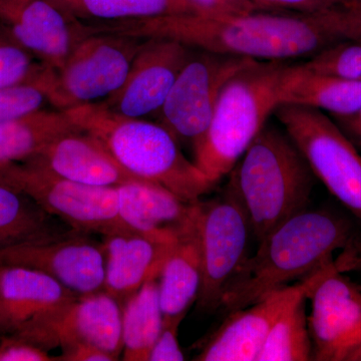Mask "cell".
Instances as JSON below:
<instances>
[{
	"label": "cell",
	"instance_id": "f546056e",
	"mask_svg": "<svg viewBox=\"0 0 361 361\" xmlns=\"http://www.w3.org/2000/svg\"><path fill=\"white\" fill-rule=\"evenodd\" d=\"M42 73L33 82L0 90V122L42 109L47 99Z\"/></svg>",
	"mask_w": 361,
	"mask_h": 361
},
{
	"label": "cell",
	"instance_id": "5bb4252c",
	"mask_svg": "<svg viewBox=\"0 0 361 361\" xmlns=\"http://www.w3.org/2000/svg\"><path fill=\"white\" fill-rule=\"evenodd\" d=\"M332 263L295 284L271 292L257 302L228 312L222 324L204 342L195 360L257 361L279 316L297 299L308 295Z\"/></svg>",
	"mask_w": 361,
	"mask_h": 361
},
{
	"label": "cell",
	"instance_id": "e0dca14e",
	"mask_svg": "<svg viewBox=\"0 0 361 361\" xmlns=\"http://www.w3.org/2000/svg\"><path fill=\"white\" fill-rule=\"evenodd\" d=\"M78 297L40 271L0 265V331L20 334Z\"/></svg>",
	"mask_w": 361,
	"mask_h": 361
},
{
	"label": "cell",
	"instance_id": "6da1fadb",
	"mask_svg": "<svg viewBox=\"0 0 361 361\" xmlns=\"http://www.w3.org/2000/svg\"><path fill=\"white\" fill-rule=\"evenodd\" d=\"M90 33L168 39L201 51L260 61L310 58L343 40L322 13L254 11L225 16L175 14L87 25Z\"/></svg>",
	"mask_w": 361,
	"mask_h": 361
},
{
	"label": "cell",
	"instance_id": "9c48e42d",
	"mask_svg": "<svg viewBox=\"0 0 361 361\" xmlns=\"http://www.w3.org/2000/svg\"><path fill=\"white\" fill-rule=\"evenodd\" d=\"M198 226L203 281L197 304L211 312L221 308L233 277L248 257L253 233L245 210L227 187L218 198L199 201Z\"/></svg>",
	"mask_w": 361,
	"mask_h": 361
},
{
	"label": "cell",
	"instance_id": "8d00e7d4",
	"mask_svg": "<svg viewBox=\"0 0 361 361\" xmlns=\"http://www.w3.org/2000/svg\"><path fill=\"white\" fill-rule=\"evenodd\" d=\"M336 123L342 132L348 135L356 148L361 149V108L349 116H334Z\"/></svg>",
	"mask_w": 361,
	"mask_h": 361
},
{
	"label": "cell",
	"instance_id": "f1b7e54d",
	"mask_svg": "<svg viewBox=\"0 0 361 361\" xmlns=\"http://www.w3.org/2000/svg\"><path fill=\"white\" fill-rule=\"evenodd\" d=\"M35 56L0 28V90L33 82L44 68Z\"/></svg>",
	"mask_w": 361,
	"mask_h": 361
},
{
	"label": "cell",
	"instance_id": "52a82bcc",
	"mask_svg": "<svg viewBox=\"0 0 361 361\" xmlns=\"http://www.w3.org/2000/svg\"><path fill=\"white\" fill-rule=\"evenodd\" d=\"M274 114L315 178L361 222V155L355 145L322 111L281 104Z\"/></svg>",
	"mask_w": 361,
	"mask_h": 361
},
{
	"label": "cell",
	"instance_id": "4316f807",
	"mask_svg": "<svg viewBox=\"0 0 361 361\" xmlns=\"http://www.w3.org/2000/svg\"><path fill=\"white\" fill-rule=\"evenodd\" d=\"M25 197L0 180V248L49 236L42 209L33 208Z\"/></svg>",
	"mask_w": 361,
	"mask_h": 361
},
{
	"label": "cell",
	"instance_id": "f35d334b",
	"mask_svg": "<svg viewBox=\"0 0 361 361\" xmlns=\"http://www.w3.org/2000/svg\"><path fill=\"white\" fill-rule=\"evenodd\" d=\"M349 1L355 2V4H360L361 6V0H349Z\"/></svg>",
	"mask_w": 361,
	"mask_h": 361
},
{
	"label": "cell",
	"instance_id": "277c9868",
	"mask_svg": "<svg viewBox=\"0 0 361 361\" xmlns=\"http://www.w3.org/2000/svg\"><path fill=\"white\" fill-rule=\"evenodd\" d=\"M229 175L226 187L245 210L258 242L307 209L315 180L286 132L267 123Z\"/></svg>",
	"mask_w": 361,
	"mask_h": 361
},
{
	"label": "cell",
	"instance_id": "8fae6325",
	"mask_svg": "<svg viewBox=\"0 0 361 361\" xmlns=\"http://www.w3.org/2000/svg\"><path fill=\"white\" fill-rule=\"evenodd\" d=\"M313 361H361V286L336 260L308 294Z\"/></svg>",
	"mask_w": 361,
	"mask_h": 361
},
{
	"label": "cell",
	"instance_id": "2e32d148",
	"mask_svg": "<svg viewBox=\"0 0 361 361\" xmlns=\"http://www.w3.org/2000/svg\"><path fill=\"white\" fill-rule=\"evenodd\" d=\"M0 25L51 70L61 68L85 37L82 23L49 0H0Z\"/></svg>",
	"mask_w": 361,
	"mask_h": 361
},
{
	"label": "cell",
	"instance_id": "d590c367",
	"mask_svg": "<svg viewBox=\"0 0 361 361\" xmlns=\"http://www.w3.org/2000/svg\"><path fill=\"white\" fill-rule=\"evenodd\" d=\"M63 349V355L59 360L65 361H116V358L102 349L89 345V344L77 343L66 346Z\"/></svg>",
	"mask_w": 361,
	"mask_h": 361
},
{
	"label": "cell",
	"instance_id": "ffe728a7",
	"mask_svg": "<svg viewBox=\"0 0 361 361\" xmlns=\"http://www.w3.org/2000/svg\"><path fill=\"white\" fill-rule=\"evenodd\" d=\"M198 202L193 213L177 231L172 250L159 276L164 317H185L197 302L203 281V261L198 226Z\"/></svg>",
	"mask_w": 361,
	"mask_h": 361
},
{
	"label": "cell",
	"instance_id": "4dcf8cb0",
	"mask_svg": "<svg viewBox=\"0 0 361 361\" xmlns=\"http://www.w3.org/2000/svg\"><path fill=\"white\" fill-rule=\"evenodd\" d=\"M322 13L330 27L342 39H361L360 4L341 0V4Z\"/></svg>",
	"mask_w": 361,
	"mask_h": 361
},
{
	"label": "cell",
	"instance_id": "d4e9b609",
	"mask_svg": "<svg viewBox=\"0 0 361 361\" xmlns=\"http://www.w3.org/2000/svg\"><path fill=\"white\" fill-rule=\"evenodd\" d=\"M68 16L97 23L192 14L187 0H49Z\"/></svg>",
	"mask_w": 361,
	"mask_h": 361
},
{
	"label": "cell",
	"instance_id": "7c38bea8",
	"mask_svg": "<svg viewBox=\"0 0 361 361\" xmlns=\"http://www.w3.org/2000/svg\"><path fill=\"white\" fill-rule=\"evenodd\" d=\"M123 307L104 290L78 296L30 329L18 334L39 348H65L85 343L102 349L116 360L123 353Z\"/></svg>",
	"mask_w": 361,
	"mask_h": 361
},
{
	"label": "cell",
	"instance_id": "ac0fdd59",
	"mask_svg": "<svg viewBox=\"0 0 361 361\" xmlns=\"http://www.w3.org/2000/svg\"><path fill=\"white\" fill-rule=\"evenodd\" d=\"M25 163L90 186L118 187L142 180L125 170L103 142L80 129L61 135Z\"/></svg>",
	"mask_w": 361,
	"mask_h": 361
},
{
	"label": "cell",
	"instance_id": "cb8c5ba5",
	"mask_svg": "<svg viewBox=\"0 0 361 361\" xmlns=\"http://www.w3.org/2000/svg\"><path fill=\"white\" fill-rule=\"evenodd\" d=\"M164 315L159 294V278L142 285L123 306V360L148 361L160 334Z\"/></svg>",
	"mask_w": 361,
	"mask_h": 361
},
{
	"label": "cell",
	"instance_id": "30bf717a",
	"mask_svg": "<svg viewBox=\"0 0 361 361\" xmlns=\"http://www.w3.org/2000/svg\"><path fill=\"white\" fill-rule=\"evenodd\" d=\"M254 61L194 49L159 111L161 125L194 149L210 126L224 85Z\"/></svg>",
	"mask_w": 361,
	"mask_h": 361
},
{
	"label": "cell",
	"instance_id": "603a6c76",
	"mask_svg": "<svg viewBox=\"0 0 361 361\" xmlns=\"http://www.w3.org/2000/svg\"><path fill=\"white\" fill-rule=\"evenodd\" d=\"M66 111H39L0 122V169L25 163L61 135L78 130Z\"/></svg>",
	"mask_w": 361,
	"mask_h": 361
},
{
	"label": "cell",
	"instance_id": "74e56055",
	"mask_svg": "<svg viewBox=\"0 0 361 361\" xmlns=\"http://www.w3.org/2000/svg\"><path fill=\"white\" fill-rule=\"evenodd\" d=\"M336 264L342 272H357L361 275V240L341 251L336 258Z\"/></svg>",
	"mask_w": 361,
	"mask_h": 361
},
{
	"label": "cell",
	"instance_id": "e575fe53",
	"mask_svg": "<svg viewBox=\"0 0 361 361\" xmlns=\"http://www.w3.org/2000/svg\"><path fill=\"white\" fill-rule=\"evenodd\" d=\"M192 14L202 16H225L254 13L252 0H187Z\"/></svg>",
	"mask_w": 361,
	"mask_h": 361
},
{
	"label": "cell",
	"instance_id": "9a60e30c",
	"mask_svg": "<svg viewBox=\"0 0 361 361\" xmlns=\"http://www.w3.org/2000/svg\"><path fill=\"white\" fill-rule=\"evenodd\" d=\"M193 51L177 40L142 39L122 87L99 103L127 118L159 114Z\"/></svg>",
	"mask_w": 361,
	"mask_h": 361
},
{
	"label": "cell",
	"instance_id": "7a4b0ae2",
	"mask_svg": "<svg viewBox=\"0 0 361 361\" xmlns=\"http://www.w3.org/2000/svg\"><path fill=\"white\" fill-rule=\"evenodd\" d=\"M344 216L324 210L296 214L259 242L240 266L223 296L226 312L257 302L271 292L314 274L334 262L336 251L360 241Z\"/></svg>",
	"mask_w": 361,
	"mask_h": 361
},
{
	"label": "cell",
	"instance_id": "4fadbf2b",
	"mask_svg": "<svg viewBox=\"0 0 361 361\" xmlns=\"http://www.w3.org/2000/svg\"><path fill=\"white\" fill-rule=\"evenodd\" d=\"M0 265L40 271L78 296L104 290V246L82 236H47L1 247Z\"/></svg>",
	"mask_w": 361,
	"mask_h": 361
},
{
	"label": "cell",
	"instance_id": "8992f818",
	"mask_svg": "<svg viewBox=\"0 0 361 361\" xmlns=\"http://www.w3.org/2000/svg\"><path fill=\"white\" fill-rule=\"evenodd\" d=\"M142 39L90 33L78 40L58 70L44 66L49 103L66 111L106 99L122 87Z\"/></svg>",
	"mask_w": 361,
	"mask_h": 361
},
{
	"label": "cell",
	"instance_id": "484cf974",
	"mask_svg": "<svg viewBox=\"0 0 361 361\" xmlns=\"http://www.w3.org/2000/svg\"><path fill=\"white\" fill-rule=\"evenodd\" d=\"M308 295L285 310L271 329L257 361L312 360V341L306 314Z\"/></svg>",
	"mask_w": 361,
	"mask_h": 361
},
{
	"label": "cell",
	"instance_id": "83f0119b",
	"mask_svg": "<svg viewBox=\"0 0 361 361\" xmlns=\"http://www.w3.org/2000/svg\"><path fill=\"white\" fill-rule=\"evenodd\" d=\"M300 65L315 73L361 82V39L337 42Z\"/></svg>",
	"mask_w": 361,
	"mask_h": 361
},
{
	"label": "cell",
	"instance_id": "836d02e7",
	"mask_svg": "<svg viewBox=\"0 0 361 361\" xmlns=\"http://www.w3.org/2000/svg\"><path fill=\"white\" fill-rule=\"evenodd\" d=\"M47 349L14 336L0 339V361H58Z\"/></svg>",
	"mask_w": 361,
	"mask_h": 361
},
{
	"label": "cell",
	"instance_id": "d6986e66",
	"mask_svg": "<svg viewBox=\"0 0 361 361\" xmlns=\"http://www.w3.org/2000/svg\"><path fill=\"white\" fill-rule=\"evenodd\" d=\"M104 237V291L122 303L142 285L160 276L177 234L158 237L126 229Z\"/></svg>",
	"mask_w": 361,
	"mask_h": 361
},
{
	"label": "cell",
	"instance_id": "ba28073f",
	"mask_svg": "<svg viewBox=\"0 0 361 361\" xmlns=\"http://www.w3.org/2000/svg\"><path fill=\"white\" fill-rule=\"evenodd\" d=\"M0 180L78 230L106 236L129 229L121 218L116 187L80 184L26 163L0 169Z\"/></svg>",
	"mask_w": 361,
	"mask_h": 361
},
{
	"label": "cell",
	"instance_id": "5b68a950",
	"mask_svg": "<svg viewBox=\"0 0 361 361\" xmlns=\"http://www.w3.org/2000/svg\"><path fill=\"white\" fill-rule=\"evenodd\" d=\"M286 63L256 61L223 87L206 134L194 147V163L216 185L229 175L279 106Z\"/></svg>",
	"mask_w": 361,
	"mask_h": 361
},
{
	"label": "cell",
	"instance_id": "7402d4cb",
	"mask_svg": "<svg viewBox=\"0 0 361 361\" xmlns=\"http://www.w3.org/2000/svg\"><path fill=\"white\" fill-rule=\"evenodd\" d=\"M278 101L327 111L334 116H349L361 108V82L315 73L300 63L285 66Z\"/></svg>",
	"mask_w": 361,
	"mask_h": 361
},
{
	"label": "cell",
	"instance_id": "3957f363",
	"mask_svg": "<svg viewBox=\"0 0 361 361\" xmlns=\"http://www.w3.org/2000/svg\"><path fill=\"white\" fill-rule=\"evenodd\" d=\"M78 129L103 142L135 178L166 188L187 203L200 201L215 185L182 153L161 123L116 115L102 103L66 110Z\"/></svg>",
	"mask_w": 361,
	"mask_h": 361
},
{
	"label": "cell",
	"instance_id": "1f68e13d",
	"mask_svg": "<svg viewBox=\"0 0 361 361\" xmlns=\"http://www.w3.org/2000/svg\"><path fill=\"white\" fill-rule=\"evenodd\" d=\"M185 317H164L163 326L149 353L148 361H183L185 355L178 341V330Z\"/></svg>",
	"mask_w": 361,
	"mask_h": 361
},
{
	"label": "cell",
	"instance_id": "44dd1931",
	"mask_svg": "<svg viewBox=\"0 0 361 361\" xmlns=\"http://www.w3.org/2000/svg\"><path fill=\"white\" fill-rule=\"evenodd\" d=\"M116 188L121 218L133 231L152 236H176L193 213L195 203L180 200L154 183L135 180Z\"/></svg>",
	"mask_w": 361,
	"mask_h": 361
},
{
	"label": "cell",
	"instance_id": "d6a6232c",
	"mask_svg": "<svg viewBox=\"0 0 361 361\" xmlns=\"http://www.w3.org/2000/svg\"><path fill=\"white\" fill-rule=\"evenodd\" d=\"M257 11L314 14L341 4V0H252Z\"/></svg>",
	"mask_w": 361,
	"mask_h": 361
}]
</instances>
